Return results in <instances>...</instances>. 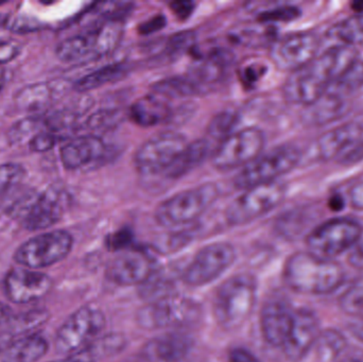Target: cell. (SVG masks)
Here are the masks:
<instances>
[{
    "label": "cell",
    "instance_id": "1",
    "mask_svg": "<svg viewBox=\"0 0 363 362\" xmlns=\"http://www.w3.org/2000/svg\"><path fill=\"white\" fill-rule=\"evenodd\" d=\"M358 59L354 47L336 45L317 55L311 63L291 72L283 93L290 103L309 106L321 99L332 83Z\"/></svg>",
    "mask_w": 363,
    "mask_h": 362
},
{
    "label": "cell",
    "instance_id": "2",
    "mask_svg": "<svg viewBox=\"0 0 363 362\" xmlns=\"http://www.w3.org/2000/svg\"><path fill=\"white\" fill-rule=\"evenodd\" d=\"M284 280L292 290L306 295H326L345 281L342 267L332 259L311 252L291 255L284 268Z\"/></svg>",
    "mask_w": 363,
    "mask_h": 362
},
{
    "label": "cell",
    "instance_id": "3",
    "mask_svg": "<svg viewBox=\"0 0 363 362\" xmlns=\"http://www.w3.org/2000/svg\"><path fill=\"white\" fill-rule=\"evenodd\" d=\"M256 287L253 276L237 274L218 288L213 300V314L224 329H238L251 316L255 304Z\"/></svg>",
    "mask_w": 363,
    "mask_h": 362
},
{
    "label": "cell",
    "instance_id": "4",
    "mask_svg": "<svg viewBox=\"0 0 363 362\" xmlns=\"http://www.w3.org/2000/svg\"><path fill=\"white\" fill-rule=\"evenodd\" d=\"M123 21L106 19L104 23L85 33L66 38L57 46V57L61 61L99 59L110 55L123 38Z\"/></svg>",
    "mask_w": 363,
    "mask_h": 362
},
{
    "label": "cell",
    "instance_id": "5",
    "mask_svg": "<svg viewBox=\"0 0 363 362\" xmlns=\"http://www.w3.org/2000/svg\"><path fill=\"white\" fill-rule=\"evenodd\" d=\"M219 197V188L213 183H205L186 189L162 202L155 210V220L162 227L188 225L202 216Z\"/></svg>",
    "mask_w": 363,
    "mask_h": 362
},
{
    "label": "cell",
    "instance_id": "6",
    "mask_svg": "<svg viewBox=\"0 0 363 362\" xmlns=\"http://www.w3.org/2000/svg\"><path fill=\"white\" fill-rule=\"evenodd\" d=\"M301 161V152L291 145H281L242 168L234 178L237 189L251 188L267 183L277 182V179L291 171Z\"/></svg>",
    "mask_w": 363,
    "mask_h": 362
},
{
    "label": "cell",
    "instance_id": "7",
    "mask_svg": "<svg viewBox=\"0 0 363 362\" xmlns=\"http://www.w3.org/2000/svg\"><path fill=\"white\" fill-rule=\"evenodd\" d=\"M362 225L353 219H332L317 225L307 235L309 252L323 259L342 254L362 238Z\"/></svg>",
    "mask_w": 363,
    "mask_h": 362
},
{
    "label": "cell",
    "instance_id": "8",
    "mask_svg": "<svg viewBox=\"0 0 363 362\" xmlns=\"http://www.w3.org/2000/svg\"><path fill=\"white\" fill-rule=\"evenodd\" d=\"M285 197L286 186L279 181L245 189L226 208V221L230 225L252 222L277 208Z\"/></svg>",
    "mask_w": 363,
    "mask_h": 362
},
{
    "label": "cell",
    "instance_id": "9",
    "mask_svg": "<svg viewBox=\"0 0 363 362\" xmlns=\"http://www.w3.org/2000/svg\"><path fill=\"white\" fill-rule=\"evenodd\" d=\"M187 146L185 136L178 132L157 134L145 142L135 153L134 164L136 169L144 176L165 174Z\"/></svg>",
    "mask_w": 363,
    "mask_h": 362
},
{
    "label": "cell",
    "instance_id": "10",
    "mask_svg": "<svg viewBox=\"0 0 363 362\" xmlns=\"http://www.w3.org/2000/svg\"><path fill=\"white\" fill-rule=\"evenodd\" d=\"M74 238L66 231H51L23 242L14 254L18 265L42 269L63 261L72 249Z\"/></svg>",
    "mask_w": 363,
    "mask_h": 362
},
{
    "label": "cell",
    "instance_id": "11",
    "mask_svg": "<svg viewBox=\"0 0 363 362\" xmlns=\"http://www.w3.org/2000/svg\"><path fill=\"white\" fill-rule=\"evenodd\" d=\"M106 327V318L101 310L84 306L74 312L57 331L55 350L60 354L69 355L97 339Z\"/></svg>",
    "mask_w": 363,
    "mask_h": 362
},
{
    "label": "cell",
    "instance_id": "12",
    "mask_svg": "<svg viewBox=\"0 0 363 362\" xmlns=\"http://www.w3.org/2000/svg\"><path fill=\"white\" fill-rule=\"evenodd\" d=\"M264 147V134L257 128H245L228 135L213 150V167L222 171L245 167L257 159Z\"/></svg>",
    "mask_w": 363,
    "mask_h": 362
},
{
    "label": "cell",
    "instance_id": "13",
    "mask_svg": "<svg viewBox=\"0 0 363 362\" xmlns=\"http://www.w3.org/2000/svg\"><path fill=\"white\" fill-rule=\"evenodd\" d=\"M236 259V251L228 242H215L201 249L183 273L189 286H203L219 278Z\"/></svg>",
    "mask_w": 363,
    "mask_h": 362
},
{
    "label": "cell",
    "instance_id": "14",
    "mask_svg": "<svg viewBox=\"0 0 363 362\" xmlns=\"http://www.w3.org/2000/svg\"><path fill=\"white\" fill-rule=\"evenodd\" d=\"M200 306L180 295H167L152 302L140 314V322L152 329L191 324L200 318Z\"/></svg>",
    "mask_w": 363,
    "mask_h": 362
},
{
    "label": "cell",
    "instance_id": "15",
    "mask_svg": "<svg viewBox=\"0 0 363 362\" xmlns=\"http://www.w3.org/2000/svg\"><path fill=\"white\" fill-rule=\"evenodd\" d=\"M319 40L308 32H296L275 40L271 46L273 63L283 70L300 69L317 57Z\"/></svg>",
    "mask_w": 363,
    "mask_h": 362
},
{
    "label": "cell",
    "instance_id": "16",
    "mask_svg": "<svg viewBox=\"0 0 363 362\" xmlns=\"http://www.w3.org/2000/svg\"><path fill=\"white\" fill-rule=\"evenodd\" d=\"M52 286L47 274L28 268H14L4 278V293L15 304H28L44 298Z\"/></svg>",
    "mask_w": 363,
    "mask_h": 362
},
{
    "label": "cell",
    "instance_id": "17",
    "mask_svg": "<svg viewBox=\"0 0 363 362\" xmlns=\"http://www.w3.org/2000/svg\"><path fill=\"white\" fill-rule=\"evenodd\" d=\"M320 335V321L315 312L306 308L296 310L291 329L283 346L286 356L290 361H300L317 344Z\"/></svg>",
    "mask_w": 363,
    "mask_h": 362
},
{
    "label": "cell",
    "instance_id": "18",
    "mask_svg": "<svg viewBox=\"0 0 363 362\" xmlns=\"http://www.w3.org/2000/svg\"><path fill=\"white\" fill-rule=\"evenodd\" d=\"M68 195L61 187L50 186L38 195L23 225L28 231H40L59 222L67 206Z\"/></svg>",
    "mask_w": 363,
    "mask_h": 362
},
{
    "label": "cell",
    "instance_id": "19",
    "mask_svg": "<svg viewBox=\"0 0 363 362\" xmlns=\"http://www.w3.org/2000/svg\"><path fill=\"white\" fill-rule=\"evenodd\" d=\"M152 261L138 251H129L114 259L108 268V278L121 286L143 285L153 273Z\"/></svg>",
    "mask_w": 363,
    "mask_h": 362
},
{
    "label": "cell",
    "instance_id": "20",
    "mask_svg": "<svg viewBox=\"0 0 363 362\" xmlns=\"http://www.w3.org/2000/svg\"><path fill=\"white\" fill-rule=\"evenodd\" d=\"M106 151V144L98 136H79L62 146L60 159L65 169L78 170L101 159Z\"/></svg>",
    "mask_w": 363,
    "mask_h": 362
},
{
    "label": "cell",
    "instance_id": "21",
    "mask_svg": "<svg viewBox=\"0 0 363 362\" xmlns=\"http://www.w3.org/2000/svg\"><path fill=\"white\" fill-rule=\"evenodd\" d=\"M294 312L285 302L271 300L264 304L260 316V327L264 340L270 346L283 348L291 329Z\"/></svg>",
    "mask_w": 363,
    "mask_h": 362
},
{
    "label": "cell",
    "instance_id": "22",
    "mask_svg": "<svg viewBox=\"0 0 363 362\" xmlns=\"http://www.w3.org/2000/svg\"><path fill=\"white\" fill-rule=\"evenodd\" d=\"M363 137V127L359 123H349L339 125L320 136L315 149L322 161H330L342 157L356 142Z\"/></svg>",
    "mask_w": 363,
    "mask_h": 362
},
{
    "label": "cell",
    "instance_id": "23",
    "mask_svg": "<svg viewBox=\"0 0 363 362\" xmlns=\"http://www.w3.org/2000/svg\"><path fill=\"white\" fill-rule=\"evenodd\" d=\"M170 108L165 98L157 94H148L136 100L130 108V117L136 125L143 128L155 127L167 120Z\"/></svg>",
    "mask_w": 363,
    "mask_h": 362
},
{
    "label": "cell",
    "instance_id": "24",
    "mask_svg": "<svg viewBox=\"0 0 363 362\" xmlns=\"http://www.w3.org/2000/svg\"><path fill=\"white\" fill-rule=\"evenodd\" d=\"M125 346V342L123 336L106 335L102 338H97L89 346L67 355L65 358L53 362H98L118 354Z\"/></svg>",
    "mask_w": 363,
    "mask_h": 362
},
{
    "label": "cell",
    "instance_id": "25",
    "mask_svg": "<svg viewBox=\"0 0 363 362\" xmlns=\"http://www.w3.org/2000/svg\"><path fill=\"white\" fill-rule=\"evenodd\" d=\"M48 344L38 335L26 336L0 352V362H36L46 355Z\"/></svg>",
    "mask_w": 363,
    "mask_h": 362
},
{
    "label": "cell",
    "instance_id": "26",
    "mask_svg": "<svg viewBox=\"0 0 363 362\" xmlns=\"http://www.w3.org/2000/svg\"><path fill=\"white\" fill-rule=\"evenodd\" d=\"M211 146L213 145L207 138L190 142L179 157L178 161L164 176L170 179H178L191 171L208 157L209 153L211 152Z\"/></svg>",
    "mask_w": 363,
    "mask_h": 362
},
{
    "label": "cell",
    "instance_id": "27",
    "mask_svg": "<svg viewBox=\"0 0 363 362\" xmlns=\"http://www.w3.org/2000/svg\"><path fill=\"white\" fill-rule=\"evenodd\" d=\"M192 340L181 333H169L155 340L153 351L164 362H179L191 350Z\"/></svg>",
    "mask_w": 363,
    "mask_h": 362
},
{
    "label": "cell",
    "instance_id": "28",
    "mask_svg": "<svg viewBox=\"0 0 363 362\" xmlns=\"http://www.w3.org/2000/svg\"><path fill=\"white\" fill-rule=\"evenodd\" d=\"M53 98V89L46 83H36L23 87L15 95V106L23 112L45 110Z\"/></svg>",
    "mask_w": 363,
    "mask_h": 362
},
{
    "label": "cell",
    "instance_id": "29",
    "mask_svg": "<svg viewBox=\"0 0 363 362\" xmlns=\"http://www.w3.org/2000/svg\"><path fill=\"white\" fill-rule=\"evenodd\" d=\"M151 89L153 93L164 98L192 97L207 91L189 76L163 79L153 84Z\"/></svg>",
    "mask_w": 363,
    "mask_h": 362
},
{
    "label": "cell",
    "instance_id": "30",
    "mask_svg": "<svg viewBox=\"0 0 363 362\" xmlns=\"http://www.w3.org/2000/svg\"><path fill=\"white\" fill-rule=\"evenodd\" d=\"M128 74V67L123 64H110L99 69L94 70L91 74L79 79L74 83V89L79 93H86L93 89H99L104 85L117 82Z\"/></svg>",
    "mask_w": 363,
    "mask_h": 362
},
{
    "label": "cell",
    "instance_id": "31",
    "mask_svg": "<svg viewBox=\"0 0 363 362\" xmlns=\"http://www.w3.org/2000/svg\"><path fill=\"white\" fill-rule=\"evenodd\" d=\"M363 86V60L356 59L334 82L326 94L343 98L355 93Z\"/></svg>",
    "mask_w": 363,
    "mask_h": 362
},
{
    "label": "cell",
    "instance_id": "32",
    "mask_svg": "<svg viewBox=\"0 0 363 362\" xmlns=\"http://www.w3.org/2000/svg\"><path fill=\"white\" fill-rule=\"evenodd\" d=\"M328 35L345 46L363 45V13L335 23L328 31Z\"/></svg>",
    "mask_w": 363,
    "mask_h": 362
},
{
    "label": "cell",
    "instance_id": "33",
    "mask_svg": "<svg viewBox=\"0 0 363 362\" xmlns=\"http://www.w3.org/2000/svg\"><path fill=\"white\" fill-rule=\"evenodd\" d=\"M49 312L46 310H34L18 316L12 317L6 323V331L15 339L31 335L32 332L44 325L48 321Z\"/></svg>",
    "mask_w": 363,
    "mask_h": 362
},
{
    "label": "cell",
    "instance_id": "34",
    "mask_svg": "<svg viewBox=\"0 0 363 362\" xmlns=\"http://www.w3.org/2000/svg\"><path fill=\"white\" fill-rule=\"evenodd\" d=\"M313 121L318 125H325L338 118L345 110V101L340 98L325 94L321 99L311 104Z\"/></svg>",
    "mask_w": 363,
    "mask_h": 362
},
{
    "label": "cell",
    "instance_id": "35",
    "mask_svg": "<svg viewBox=\"0 0 363 362\" xmlns=\"http://www.w3.org/2000/svg\"><path fill=\"white\" fill-rule=\"evenodd\" d=\"M43 127H46V121L40 117H27L15 123L9 129L6 138L11 145H17L42 132Z\"/></svg>",
    "mask_w": 363,
    "mask_h": 362
},
{
    "label": "cell",
    "instance_id": "36",
    "mask_svg": "<svg viewBox=\"0 0 363 362\" xmlns=\"http://www.w3.org/2000/svg\"><path fill=\"white\" fill-rule=\"evenodd\" d=\"M317 344H319V353L322 359L328 362L334 361L345 346L342 336L334 331L321 333Z\"/></svg>",
    "mask_w": 363,
    "mask_h": 362
},
{
    "label": "cell",
    "instance_id": "37",
    "mask_svg": "<svg viewBox=\"0 0 363 362\" xmlns=\"http://www.w3.org/2000/svg\"><path fill=\"white\" fill-rule=\"evenodd\" d=\"M235 123H236V117L233 113H220L209 123L208 129H207V134H208L207 140L211 142V140H217L219 142L218 144L219 146L228 135L232 134L230 130L234 127Z\"/></svg>",
    "mask_w": 363,
    "mask_h": 362
},
{
    "label": "cell",
    "instance_id": "38",
    "mask_svg": "<svg viewBox=\"0 0 363 362\" xmlns=\"http://www.w3.org/2000/svg\"><path fill=\"white\" fill-rule=\"evenodd\" d=\"M26 169L19 164L6 163L0 165V196L16 187L23 180Z\"/></svg>",
    "mask_w": 363,
    "mask_h": 362
},
{
    "label": "cell",
    "instance_id": "39",
    "mask_svg": "<svg viewBox=\"0 0 363 362\" xmlns=\"http://www.w3.org/2000/svg\"><path fill=\"white\" fill-rule=\"evenodd\" d=\"M300 15L298 6H283L264 11L258 15L257 19L262 23H287L298 18Z\"/></svg>",
    "mask_w": 363,
    "mask_h": 362
},
{
    "label": "cell",
    "instance_id": "40",
    "mask_svg": "<svg viewBox=\"0 0 363 362\" xmlns=\"http://www.w3.org/2000/svg\"><path fill=\"white\" fill-rule=\"evenodd\" d=\"M196 35L191 31L179 32L167 42V49L172 55H180L184 51L190 50L194 46Z\"/></svg>",
    "mask_w": 363,
    "mask_h": 362
},
{
    "label": "cell",
    "instance_id": "41",
    "mask_svg": "<svg viewBox=\"0 0 363 362\" xmlns=\"http://www.w3.org/2000/svg\"><path fill=\"white\" fill-rule=\"evenodd\" d=\"M268 38L267 32L259 31L258 29L250 28V29L240 30L238 33L233 34V38L237 43L245 46L253 47L260 46L262 42H264V38Z\"/></svg>",
    "mask_w": 363,
    "mask_h": 362
},
{
    "label": "cell",
    "instance_id": "42",
    "mask_svg": "<svg viewBox=\"0 0 363 362\" xmlns=\"http://www.w3.org/2000/svg\"><path fill=\"white\" fill-rule=\"evenodd\" d=\"M57 138L50 132L42 131L29 140L30 150L36 153H44L55 146Z\"/></svg>",
    "mask_w": 363,
    "mask_h": 362
},
{
    "label": "cell",
    "instance_id": "43",
    "mask_svg": "<svg viewBox=\"0 0 363 362\" xmlns=\"http://www.w3.org/2000/svg\"><path fill=\"white\" fill-rule=\"evenodd\" d=\"M342 307L350 314H358L363 310V288H353L342 299Z\"/></svg>",
    "mask_w": 363,
    "mask_h": 362
},
{
    "label": "cell",
    "instance_id": "44",
    "mask_svg": "<svg viewBox=\"0 0 363 362\" xmlns=\"http://www.w3.org/2000/svg\"><path fill=\"white\" fill-rule=\"evenodd\" d=\"M21 52V45L15 40H0V67L14 60Z\"/></svg>",
    "mask_w": 363,
    "mask_h": 362
},
{
    "label": "cell",
    "instance_id": "45",
    "mask_svg": "<svg viewBox=\"0 0 363 362\" xmlns=\"http://www.w3.org/2000/svg\"><path fill=\"white\" fill-rule=\"evenodd\" d=\"M132 242H133V237H132L131 232L128 230H121L108 238V246L112 250H125L131 246Z\"/></svg>",
    "mask_w": 363,
    "mask_h": 362
},
{
    "label": "cell",
    "instance_id": "46",
    "mask_svg": "<svg viewBox=\"0 0 363 362\" xmlns=\"http://www.w3.org/2000/svg\"><path fill=\"white\" fill-rule=\"evenodd\" d=\"M166 26V17L164 15H157L153 16L152 18L148 19V21H144L138 26V31L143 35H147V34L155 33V32L160 31L163 29Z\"/></svg>",
    "mask_w": 363,
    "mask_h": 362
},
{
    "label": "cell",
    "instance_id": "47",
    "mask_svg": "<svg viewBox=\"0 0 363 362\" xmlns=\"http://www.w3.org/2000/svg\"><path fill=\"white\" fill-rule=\"evenodd\" d=\"M340 161L345 165H353L363 161V137L341 157Z\"/></svg>",
    "mask_w": 363,
    "mask_h": 362
},
{
    "label": "cell",
    "instance_id": "48",
    "mask_svg": "<svg viewBox=\"0 0 363 362\" xmlns=\"http://www.w3.org/2000/svg\"><path fill=\"white\" fill-rule=\"evenodd\" d=\"M262 72H264V68L259 67L255 64H251V65L249 64L243 67L242 74H240L241 80L245 85H253L262 76Z\"/></svg>",
    "mask_w": 363,
    "mask_h": 362
},
{
    "label": "cell",
    "instance_id": "49",
    "mask_svg": "<svg viewBox=\"0 0 363 362\" xmlns=\"http://www.w3.org/2000/svg\"><path fill=\"white\" fill-rule=\"evenodd\" d=\"M169 6L170 10L182 21L187 19L194 10V4L191 1H174Z\"/></svg>",
    "mask_w": 363,
    "mask_h": 362
},
{
    "label": "cell",
    "instance_id": "50",
    "mask_svg": "<svg viewBox=\"0 0 363 362\" xmlns=\"http://www.w3.org/2000/svg\"><path fill=\"white\" fill-rule=\"evenodd\" d=\"M349 200L355 210H363V180L358 181L350 189Z\"/></svg>",
    "mask_w": 363,
    "mask_h": 362
},
{
    "label": "cell",
    "instance_id": "51",
    "mask_svg": "<svg viewBox=\"0 0 363 362\" xmlns=\"http://www.w3.org/2000/svg\"><path fill=\"white\" fill-rule=\"evenodd\" d=\"M228 361L230 362H260L249 351L245 350L242 348L234 349L232 352L230 353V357H228Z\"/></svg>",
    "mask_w": 363,
    "mask_h": 362
},
{
    "label": "cell",
    "instance_id": "52",
    "mask_svg": "<svg viewBox=\"0 0 363 362\" xmlns=\"http://www.w3.org/2000/svg\"><path fill=\"white\" fill-rule=\"evenodd\" d=\"M349 261L353 267L363 270V238L352 248Z\"/></svg>",
    "mask_w": 363,
    "mask_h": 362
},
{
    "label": "cell",
    "instance_id": "53",
    "mask_svg": "<svg viewBox=\"0 0 363 362\" xmlns=\"http://www.w3.org/2000/svg\"><path fill=\"white\" fill-rule=\"evenodd\" d=\"M12 308L4 303H0V327L6 324L12 319Z\"/></svg>",
    "mask_w": 363,
    "mask_h": 362
},
{
    "label": "cell",
    "instance_id": "54",
    "mask_svg": "<svg viewBox=\"0 0 363 362\" xmlns=\"http://www.w3.org/2000/svg\"><path fill=\"white\" fill-rule=\"evenodd\" d=\"M330 208L334 210H342L343 206H345V201H343L342 197L340 196H334L332 197V199L330 200Z\"/></svg>",
    "mask_w": 363,
    "mask_h": 362
},
{
    "label": "cell",
    "instance_id": "55",
    "mask_svg": "<svg viewBox=\"0 0 363 362\" xmlns=\"http://www.w3.org/2000/svg\"><path fill=\"white\" fill-rule=\"evenodd\" d=\"M125 362H152L147 354H138L129 357Z\"/></svg>",
    "mask_w": 363,
    "mask_h": 362
},
{
    "label": "cell",
    "instance_id": "56",
    "mask_svg": "<svg viewBox=\"0 0 363 362\" xmlns=\"http://www.w3.org/2000/svg\"><path fill=\"white\" fill-rule=\"evenodd\" d=\"M6 81V70L4 68L0 67V93L4 89V84Z\"/></svg>",
    "mask_w": 363,
    "mask_h": 362
},
{
    "label": "cell",
    "instance_id": "57",
    "mask_svg": "<svg viewBox=\"0 0 363 362\" xmlns=\"http://www.w3.org/2000/svg\"><path fill=\"white\" fill-rule=\"evenodd\" d=\"M353 9L355 10L356 14H362L363 13V2H355L353 4Z\"/></svg>",
    "mask_w": 363,
    "mask_h": 362
},
{
    "label": "cell",
    "instance_id": "58",
    "mask_svg": "<svg viewBox=\"0 0 363 362\" xmlns=\"http://www.w3.org/2000/svg\"><path fill=\"white\" fill-rule=\"evenodd\" d=\"M340 362H362L359 361H356V359H347V361H343Z\"/></svg>",
    "mask_w": 363,
    "mask_h": 362
}]
</instances>
